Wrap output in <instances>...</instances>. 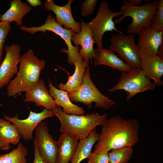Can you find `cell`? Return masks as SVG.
Instances as JSON below:
<instances>
[{"label": "cell", "mask_w": 163, "mask_h": 163, "mask_svg": "<svg viewBox=\"0 0 163 163\" xmlns=\"http://www.w3.org/2000/svg\"><path fill=\"white\" fill-rule=\"evenodd\" d=\"M139 129V121L136 120L124 119L119 115L107 119L94 152L108 153L114 149L132 147L138 142Z\"/></svg>", "instance_id": "cell-1"}, {"label": "cell", "mask_w": 163, "mask_h": 163, "mask_svg": "<svg viewBox=\"0 0 163 163\" xmlns=\"http://www.w3.org/2000/svg\"><path fill=\"white\" fill-rule=\"evenodd\" d=\"M45 61L40 59L29 49L21 56L19 70L14 78L11 80L7 88V94L14 96L30 89L39 80L40 75L45 67Z\"/></svg>", "instance_id": "cell-2"}, {"label": "cell", "mask_w": 163, "mask_h": 163, "mask_svg": "<svg viewBox=\"0 0 163 163\" xmlns=\"http://www.w3.org/2000/svg\"><path fill=\"white\" fill-rule=\"evenodd\" d=\"M52 110L60 121L59 131L62 133L68 132L79 140L87 136L96 126H103L107 120V113L101 115L93 113L82 115L67 114L58 106Z\"/></svg>", "instance_id": "cell-3"}, {"label": "cell", "mask_w": 163, "mask_h": 163, "mask_svg": "<svg viewBox=\"0 0 163 163\" xmlns=\"http://www.w3.org/2000/svg\"><path fill=\"white\" fill-rule=\"evenodd\" d=\"M123 2L120 8L123 14L114 20L115 24L120 23L127 17H131L132 21L127 27V33L134 34H138L143 27L151 25L159 1L145 3L140 6L134 5L126 0H123Z\"/></svg>", "instance_id": "cell-4"}, {"label": "cell", "mask_w": 163, "mask_h": 163, "mask_svg": "<svg viewBox=\"0 0 163 163\" xmlns=\"http://www.w3.org/2000/svg\"><path fill=\"white\" fill-rule=\"evenodd\" d=\"M67 92L71 101L82 103L89 108L91 107L93 102L95 103V107L105 110L117 104L113 100L102 94L94 85L91 78L89 66L85 69L82 85Z\"/></svg>", "instance_id": "cell-5"}, {"label": "cell", "mask_w": 163, "mask_h": 163, "mask_svg": "<svg viewBox=\"0 0 163 163\" xmlns=\"http://www.w3.org/2000/svg\"><path fill=\"white\" fill-rule=\"evenodd\" d=\"M21 30L26 32L34 35L38 31H42L46 34V31H51L59 36L66 43L67 50L62 49L61 52H64L68 55L67 62L69 64H74L75 62L81 58L78 54L79 48L78 46H73L72 44L71 37L75 33L71 29H66L61 26L56 21L55 18L51 14H49L43 25L39 27L32 26L27 27L24 25L20 27Z\"/></svg>", "instance_id": "cell-6"}, {"label": "cell", "mask_w": 163, "mask_h": 163, "mask_svg": "<svg viewBox=\"0 0 163 163\" xmlns=\"http://www.w3.org/2000/svg\"><path fill=\"white\" fill-rule=\"evenodd\" d=\"M156 85L146 77L141 68H133L128 72H121L118 83L108 90L110 92L122 90L128 93L126 101L135 95L148 90H153Z\"/></svg>", "instance_id": "cell-7"}, {"label": "cell", "mask_w": 163, "mask_h": 163, "mask_svg": "<svg viewBox=\"0 0 163 163\" xmlns=\"http://www.w3.org/2000/svg\"><path fill=\"white\" fill-rule=\"evenodd\" d=\"M120 11H113L108 7L107 2L102 1L98 8L95 17L90 22L86 23L92 31V36L97 48H103L102 38L104 34L107 31H115L118 33L121 31L116 27L113 20L114 17L122 15Z\"/></svg>", "instance_id": "cell-8"}, {"label": "cell", "mask_w": 163, "mask_h": 163, "mask_svg": "<svg viewBox=\"0 0 163 163\" xmlns=\"http://www.w3.org/2000/svg\"><path fill=\"white\" fill-rule=\"evenodd\" d=\"M110 50L116 52L119 58L131 68H141V59L138 53L134 34L126 35L121 31L117 35L111 34Z\"/></svg>", "instance_id": "cell-9"}, {"label": "cell", "mask_w": 163, "mask_h": 163, "mask_svg": "<svg viewBox=\"0 0 163 163\" xmlns=\"http://www.w3.org/2000/svg\"><path fill=\"white\" fill-rule=\"evenodd\" d=\"M33 143L41 156L48 163H56L58 148L57 142L49 132L46 123L42 121L35 129Z\"/></svg>", "instance_id": "cell-10"}, {"label": "cell", "mask_w": 163, "mask_h": 163, "mask_svg": "<svg viewBox=\"0 0 163 163\" xmlns=\"http://www.w3.org/2000/svg\"><path fill=\"white\" fill-rule=\"evenodd\" d=\"M54 115L53 110L44 108L39 113L30 111L28 117L25 119H19L17 114L12 117L5 115L3 116V117L15 125L23 139L25 140H29L33 139V131L39 124L44 119L51 117Z\"/></svg>", "instance_id": "cell-11"}, {"label": "cell", "mask_w": 163, "mask_h": 163, "mask_svg": "<svg viewBox=\"0 0 163 163\" xmlns=\"http://www.w3.org/2000/svg\"><path fill=\"white\" fill-rule=\"evenodd\" d=\"M138 34L137 46L141 60L158 55L159 47L163 42V31L158 32L150 25L143 27Z\"/></svg>", "instance_id": "cell-12"}, {"label": "cell", "mask_w": 163, "mask_h": 163, "mask_svg": "<svg viewBox=\"0 0 163 163\" xmlns=\"http://www.w3.org/2000/svg\"><path fill=\"white\" fill-rule=\"evenodd\" d=\"M5 55L0 65V89L8 85L18 71L17 65L21 55V46L12 44L5 48Z\"/></svg>", "instance_id": "cell-13"}, {"label": "cell", "mask_w": 163, "mask_h": 163, "mask_svg": "<svg viewBox=\"0 0 163 163\" xmlns=\"http://www.w3.org/2000/svg\"><path fill=\"white\" fill-rule=\"evenodd\" d=\"M74 1V0H69L66 5L59 6L56 4L53 0H46L44 3V8L47 11L54 13L56 21L61 26L79 33L81 31V23L75 21L71 11V5Z\"/></svg>", "instance_id": "cell-14"}, {"label": "cell", "mask_w": 163, "mask_h": 163, "mask_svg": "<svg viewBox=\"0 0 163 163\" xmlns=\"http://www.w3.org/2000/svg\"><path fill=\"white\" fill-rule=\"evenodd\" d=\"M81 28L79 33H74L71 37V40L75 46L80 45L81 48L78 51L80 57L84 60L92 62L95 54L93 44L95 43L92 36V31L83 20H81Z\"/></svg>", "instance_id": "cell-15"}, {"label": "cell", "mask_w": 163, "mask_h": 163, "mask_svg": "<svg viewBox=\"0 0 163 163\" xmlns=\"http://www.w3.org/2000/svg\"><path fill=\"white\" fill-rule=\"evenodd\" d=\"M25 97L26 102H34L37 106H43L47 110H52L57 106L42 79H40L30 89L25 92Z\"/></svg>", "instance_id": "cell-16"}, {"label": "cell", "mask_w": 163, "mask_h": 163, "mask_svg": "<svg viewBox=\"0 0 163 163\" xmlns=\"http://www.w3.org/2000/svg\"><path fill=\"white\" fill-rule=\"evenodd\" d=\"M95 56L94 65H104L122 72H128L132 69L118 57L115 53L110 49L102 48L94 49Z\"/></svg>", "instance_id": "cell-17"}, {"label": "cell", "mask_w": 163, "mask_h": 163, "mask_svg": "<svg viewBox=\"0 0 163 163\" xmlns=\"http://www.w3.org/2000/svg\"><path fill=\"white\" fill-rule=\"evenodd\" d=\"M79 140L67 132L62 133L57 142L58 151L56 163H69L77 148Z\"/></svg>", "instance_id": "cell-18"}, {"label": "cell", "mask_w": 163, "mask_h": 163, "mask_svg": "<svg viewBox=\"0 0 163 163\" xmlns=\"http://www.w3.org/2000/svg\"><path fill=\"white\" fill-rule=\"evenodd\" d=\"M141 69L145 76L149 79H153L156 86L163 85L161 78L163 75V59L158 55L141 60Z\"/></svg>", "instance_id": "cell-19"}, {"label": "cell", "mask_w": 163, "mask_h": 163, "mask_svg": "<svg viewBox=\"0 0 163 163\" xmlns=\"http://www.w3.org/2000/svg\"><path fill=\"white\" fill-rule=\"evenodd\" d=\"M49 93L54 100L57 106L63 108V112L67 114L82 115L85 113L84 108L73 104L66 91L58 89L50 82L49 84Z\"/></svg>", "instance_id": "cell-20"}, {"label": "cell", "mask_w": 163, "mask_h": 163, "mask_svg": "<svg viewBox=\"0 0 163 163\" xmlns=\"http://www.w3.org/2000/svg\"><path fill=\"white\" fill-rule=\"evenodd\" d=\"M10 2V8L1 16V22L10 24L14 21L17 26L23 25V17L30 11L32 8L21 0H12Z\"/></svg>", "instance_id": "cell-21"}, {"label": "cell", "mask_w": 163, "mask_h": 163, "mask_svg": "<svg viewBox=\"0 0 163 163\" xmlns=\"http://www.w3.org/2000/svg\"><path fill=\"white\" fill-rule=\"evenodd\" d=\"M11 123L0 118V147L5 150L10 149V144H18L21 137L17 128Z\"/></svg>", "instance_id": "cell-22"}, {"label": "cell", "mask_w": 163, "mask_h": 163, "mask_svg": "<svg viewBox=\"0 0 163 163\" xmlns=\"http://www.w3.org/2000/svg\"><path fill=\"white\" fill-rule=\"evenodd\" d=\"M99 134L96 132V128L89 134L80 140L75 154L70 163H80L82 160L88 158L91 153L93 146L98 139Z\"/></svg>", "instance_id": "cell-23"}, {"label": "cell", "mask_w": 163, "mask_h": 163, "mask_svg": "<svg viewBox=\"0 0 163 163\" xmlns=\"http://www.w3.org/2000/svg\"><path fill=\"white\" fill-rule=\"evenodd\" d=\"M88 63L89 61L84 60L81 57L76 60L74 64L75 70L73 74L69 76L66 83L59 84V89L68 92L80 87L82 84L85 69L88 66Z\"/></svg>", "instance_id": "cell-24"}, {"label": "cell", "mask_w": 163, "mask_h": 163, "mask_svg": "<svg viewBox=\"0 0 163 163\" xmlns=\"http://www.w3.org/2000/svg\"><path fill=\"white\" fill-rule=\"evenodd\" d=\"M27 148L20 142L8 153L0 154V163H27Z\"/></svg>", "instance_id": "cell-25"}, {"label": "cell", "mask_w": 163, "mask_h": 163, "mask_svg": "<svg viewBox=\"0 0 163 163\" xmlns=\"http://www.w3.org/2000/svg\"><path fill=\"white\" fill-rule=\"evenodd\" d=\"M133 153L132 147L114 149L108 153L109 163H128Z\"/></svg>", "instance_id": "cell-26"}, {"label": "cell", "mask_w": 163, "mask_h": 163, "mask_svg": "<svg viewBox=\"0 0 163 163\" xmlns=\"http://www.w3.org/2000/svg\"><path fill=\"white\" fill-rule=\"evenodd\" d=\"M158 32L163 31V0H159L156 11L151 25Z\"/></svg>", "instance_id": "cell-27"}, {"label": "cell", "mask_w": 163, "mask_h": 163, "mask_svg": "<svg viewBox=\"0 0 163 163\" xmlns=\"http://www.w3.org/2000/svg\"><path fill=\"white\" fill-rule=\"evenodd\" d=\"M11 29L9 24L6 22H0V65L2 61L4 43Z\"/></svg>", "instance_id": "cell-28"}, {"label": "cell", "mask_w": 163, "mask_h": 163, "mask_svg": "<svg viewBox=\"0 0 163 163\" xmlns=\"http://www.w3.org/2000/svg\"><path fill=\"white\" fill-rule=\"evenodd\" d=\"M97 0H85L81 5L82 16L85 17L91 15L94 11Z\"/></svg>", "instance_id": "cell-29"}, {"label": "cell", "mask_w": 163, "mask_h": 163, "mask_svg": "<svg viewBox=\"0 0 163 163\" xmlns=\"http://www.w3.org/2000/svg\"><path fill=\"white\" fill-rule=\"evenodd\" d=\"M108 153H91L88 158V163H109Z\"/></svg>", "instance_id": "cell-30"}, {"label": "cell", "mask_w": 163, "mask_h": 163, "mask_svg": "<svg viewBox=\"0 0 163 163\" xmlns=\"http://www.w3.org/2000/svg\"><path fill=\"white\" fill-rule=\"evenodd\" d=\"M34 160L33 163H48L40 155L35 145H34Z\"/></svg>", "instance_id": "cell-31"}, {"label": "cell", "mask_w": 163, "mask_h": 163, "mask_svg": "<svg viewBox=\"0 0 163 163\" xmlns=\"http://www.w3.org/2000/svg\"><path fill=\"white\" fill-rule=\"evenodd\" d=\"M27 2L31 6L36 7L42 4V2L40 0H27Z\"/></svg>", "instance_id": "cell-32"}, {"label": "cell", "mask_w": 163, "mask_h": 163, "mask_svg": "<svg viewBox=\"0 0 163 163\" xmlns=\"http://www.w3.org/2000/svg\"><path fill=\"white\" fill-rule=\"evenodd\" d=\"M158 55L163 59V42L159 47Z\"/></svg>", "instance_id": "cell-33"}, {"label": "cell", "mask_w": 163, "mask_h": 163, "mask_svg": "<svg viewBox=\"0 0 163 163\" xmlns=\"http://www.w3.org/2000/svg\"><path fill=\"white\" fill-rule=\"evenodd\" d=\"M127 1L132 4L136 5L140 4L143 1V0H128Z\"/></svg>", "instance_id": "cell-34"}, {"label": "cell", "mask_w": 163, "mask_h": 163, "mask_svg": "<svg viewBox=\"0 0 163 163\" xmlns=\"http://www.w3.org/2000/svg\"><path fill=\"white\" fill-rule=\"evenodd\" d=\"M0 149L3 150H5V149H3V148H0Z\"/></svg>", "instance_id": "cell-35"}, {"label": "cell", "mask_w": 163, "mask_h": 163, "mask_svg": "<svg viewBox=\"0 0 163 163\" xmlns=\"http://www.w3.org/2000/svg\"><path fill=\"white\" fill-rule=\"evenodd\" d=\"M0 106L1 107H2L3 106V105H2V104L0 102Z\"/></svg>", "instance_id": "cell-36"}, {"label": "cell", "mask_w": 163, "mask_h": 163, "mask_svg": "<svg viewBox=\"0 0 163 163\" xmlns=\"http://www.w3.org/2000/svg\"><path fill=\"white\" fill-rule=\"evenodd\" d=\"M1 15L0 14V19L1 18Z\"/></svg>", "instance_id": "cell-37"}, {"label": "cell", "mask_w": 163, "mask_h": 163, "mask_svg": "<svg viewBox=\"0 0 163 163\" xmlns=\"http://www.w3.org/2000/svg\"></svg>", "instance_id": "cell-38"}]
</instances>
